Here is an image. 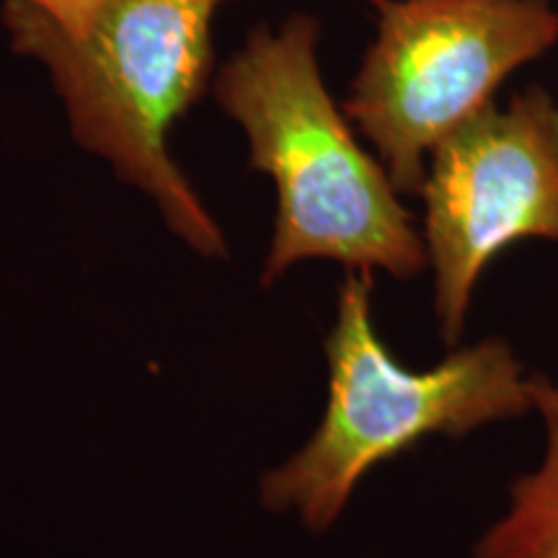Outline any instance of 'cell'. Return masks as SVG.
I'll use <instances>...</instances> for the list:
<instances>
[{
	"instance_id": "cell-8",
	"label": "cell",
	"mask_w": 558,
	"mask_h": 558,
	"mask_svg": "<svg viewBox=\"0 0 558 558\" xmlns=\"http://www.w3.org/2000/svg\"><path fill=\"white\" fill-rule=\"evenodd\" d=\"M369 3H378V0H369Z\"/></svg>"
},
{
	"instance_id": "cell-1",
	"label": "cell",
	"mask_w": 558,
	"mask_h": 558,
	"mask_svg": "<svg viewBox=\"0 0 558 558\" xmlns=\"http://www.w3.org/2000/svg\"><path fill=\"white\" fill-rule=\"evenodd\" d=\"M318 39L308 13L262 24L213 78L215 101L248 140V166L277 190L262 284L308 259L411 279L427 267V246L388 171L329 94Z\"/></svg>"
},
{
	"instance_id": "cell-5",
	"label": "cell",
	"mask_w": 558,
	"mask_h": 558,
	"mask_svg": "<svg viewBox=\"0 0 558 558\" xmlns=\"http://www.w3.org/2000/svg\"><path fill=\"white\" fill-rule=\"evenodd\" d=\"M418 197L439 331L456 347L481 271L518 241H558V101L533 86L478 111L432 150Z\"/></svg>"
},
{
	"instance_id": "cell-4",
	"label": "cell",
	"mask_w": 558,
	"mask_h": 558,
	"mask_svg": "<svg viewBox=\"0 0 558 558\" xmlns=\"http://www.w3.org/2000/svg\"><path fill=\"white\" fill-rule=\"evenodd\" d=\"M344 111L399 194H422L432 150L558 45L550 0H378Z\"/></svg>"
},
{
	"instance_id": "cell-7",
	"label": "cell",
	"mask_w": 558,
	"mask_h": 558,
	"mask_svg": "<svg viewBox=\"0 0 558 558\" xmlns=\"http://www.w3.org/2000/svg\"><path fill=\"white\" fill-rule=\"evenodd\" d=\"M21 3H29L34 9L45 11L47 16H52L65 29H81L107 5V0H21Z\"/></svg>"
},
{
	"instance_id": "cell-2",
	"label": "cell",
	"mask_w": 558,
	"mask_h": 558,
	"mask_svg": "<svg viewBox=\"0 0 558 558\" xmlns=\"http://www.w3.org/2000/svg\"><path fill=\"white\" fill-rule=\"evenodd\" d=\"M226 0H107L81 29L5 0L11 50L37 60L65 107L70 135L143 192L194 254H228L222 230L169 150V132L213 75V16Z\"/></svg>"
},
{
	"instance_id": "cell-6",
	"label": "cell",
	"mask_w": 558,
	"mask_h": 558,
	"mask_svg": "<svg viewBox=\"0 0 558 558\" xmlns=\"http://www.w3.org/2000/svg\"><path fill=\"white\" fill-rule=\"evenodd\" d=\"M530 396L546 424V458L514 481L507 514L476 541L473 558H558V380L535 375Z\"/></svg>"
},
{
	"instance_id": "cell-3",
	"label": "cell",
	"mask_w": 558,
	"mask_h": 558,
	"mask_svg": "<svg viewBox=\"0 0 558 558\" xmlns=\"http://www.w3.org/2000/svg\"><path fill=\"white\" fill-rule=\"evenodd\" d=\"M329 403L318 429L262 478V505L298 512L326 533L362 476L432 435L463 437L533 409L530 378L501 339L458 349L437 367L407 369L373 324V275L349 269L326 337Z\"/></svg>"
}]
</instances>
